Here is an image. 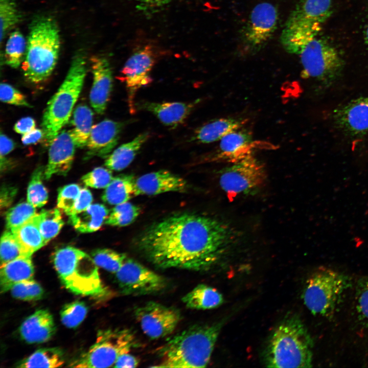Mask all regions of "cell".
<instances>
[{
  "mask_svg": "<svg viewBox=\"0 0 368 368\" xmlns=\"http://www.w3.org/2000/svg\"><path fill=\"white\" fill-rule=\"evenodd\" d=\"M155 63V56L151 48L146 46L135 51L128 59L119 79L126 86L130 112H136L135 95L141 88L152 82L151 70Z\"/></svg>",
  "mask_w": 368,
  "mask_h": 368,
  "instance_id": "14",
  "label": "cell"
},
{
  "mask_svg": "<svg viewBox=\"0 0 368 368\" xmlns=\"http://www.w3.org/2000/svg\"><path fill=\"white\" fill-rule=\"evenodd\" d=\"M137 343L133 333L127 329L99 331L96 341L89 350L72 362L70 367H113L118 357L129 353Z\"/></svg>",
  "mask_w": 368,
  "mask_h": 368,
  "instance_id": "9",
  "label": "cell"
},
{
  "mask_svg": "<svg viewBox=\"0 0 368 368\" xmlns=\"http://www.w3.org/2000/svg\"><path fill=\"white\" fill-rule=\"evenodd\" d=\"M200 100L191 102H153L141 101L135 102L137 110H145L154 114L164 125L176 128L183 124Z\"/></svg>",
  "mask_w": 368,
  "mask_h": 368,
  "instance_id": "21",
  "label": "cell"
},
{
  "mask_svg": "<svg viewBox=\"0 0 368 368\" xmlns=\"http://www.w3.org/2000/svg\"><path fill=\"white\" fill-rule=\"evenodd\" d=\"M115 275L120 292L126 295L156 293L165 289L168 283L163 276L128 258Z\"/></svg>",
  "mask_w": 368,
  "mask_h": 368,
  "instance_id": "11",
  "label": "cell"
},
{
  "mask_svg": "<svg viewBox=\"0 0 368 368\" xmlns=\"http://www.w3.org/2000/svg\"><path fill=\"white\" fill-rule=\"evenodd\" d=\"M278 12L272 4L263 2L251 10L241 33L242 42L245 50L256 53L269 41L276 30Z\"/></svg>",
  "mask_w": 368,
  "mask_h": 368,
  "instance_id": "12",
  "label": "cell"
},
{
  "mask_svg": "<svg viewBox=\"0 0 368 368\" xmlns=\"http://www.w3.org/2000/svg\"><path fill=\"white\" fill-rule=\"evenodd\" d=\"M189 188L181 177L166 170L146 173L135 180L136 195H155L168 192H184Z\"/></svg>",
  "mask_w": 368,
  "mask_h": 368,
  "instance_id": "20",
  "label": "cell"
},
{
  "mask_svg": "<svg viewBox=\"0 0 368 368\" xmlns=\"http://www.w3.org/2000/svg\"><path fill=\"white\" fill-rule=\"evenodd\" d=\"M44 169L40 166L34 171L27 189V201L35 208L43 206L48 200V191L42 182Z\"/></svg>",
  "mask_w": 368,
  "mask_h": 368,
  "instance_id": "37",
  "label": "cell"
},
{
  "mask_svg": "<svg viewBox=\"0 0 368 368\" xmlns=\"http://www.w3.org/2000/svg\"><path fill=\"white\" fill-rule=\"evenodd\" d=\"M150 136L149 132H144L132 141L121 145L107 156L104 165L111 170L120 171L125 169L132 162Z\"/></svg>",
  "mask_w": 368,
  "mask_h": 368,
  "instance_id": "27",
  "label": "cell"
},
{
  "mask_svg": "<svg viewBox=\"0 0 368 368\" xmlns=\"http://www.w3.org/2000/svg\"><path fill=\"white\" fill-rule=\"evenodd\" d=\"M81 189L80 186L75 183L68 184L58 189L57 206L68 216L73 213Z\"/></svg>",
  "mask_w": 368,
  "mask_h": 368,
  "instance_id": "44",
  "label": "cell"
},
{
  "mask_svg": "<svg viewBox=\"0 0 368 368\" xmlns=\"http://www.w3.org/2000/svg\"><path fill=\"white\" fill-rule=\"evenodd\" d=\"M274 145L255 141L250 131L242 128L228 133L220 141L217 149L202 158L203 162H237L260 149H274Z\"/></svg>",
  "mask_w": 368,
  "mask_h": 368,
  "instance_id": "13",
  "label": "cell"
},
{
  "mask_svg": "<svg viewBox=\"0 0 368 368\" xmlns=\"http://www.w3.org/2000/svg\"><path fill=\"white\" fill-rule=\"evenodd\" d=\"M233 241L228 226L211 217L176 212L156 221L136 238V249L156 267L208 270Z\"/></svg>",
  "mask_w": 368,
  "mask_h": 368,
  "instance_id": "1",
  "label": "cell"
},
{
  "mask_svg": "<svg viewBox=\"0 0 368 368\" xmlns=\"http://www.w3.org/2000/svg\"><path fill=\"white\" fill-rule=\"evenodd\" d=\"M351 286L347 275L330 268H319L306 281L302 294L304 303L313 315L331 317Z\"/></svg>",
  "mask_w": 368,
  "mask_h": 368,
  "instance_id": "7",
  "label": "cell"
},
{
  "mask_svg": "<svg viewBox=\"0 0 368 368\" xmlns=\"http://www.w3.org/2000/svg\"><path fill=\"white\" fill-rule=\"evenodd\" d=\"M49 146L48 162L44 172L46 180L55 174H67L72 167L77 147L71 130H61Z\"/></svg>",
  "mask_w": 368,
  "mask_h": 368,
  "instance_id": "17",
  "label": "cell"
},
{
  "mask_svg": "<svg viewBox=\"0 0 368 368\" xmlns=\"http://www.w3.org/2000/svg\"><path fill=\"white\" fill-rule=\"evenodd\" d=\"M15 147V142L2 133L0 136V152L1 158L6 157L5 156L10 153Z\"/></svg>",
  "mask_w": 368,
  "mask_h": 368,
  "instance_id": "53",
  "label": "cell"
},
{
  "mask_svg": "<svg viewBox=\"0 0 368 368\" xmlns=\"http://www.w3.org/2000/svg\"><path fill=\"white\" fill-rule=\"evenodd\" d=\"M181 300L188 308L197 310L214 309L221 305L224 302L220 292L203 284L197 285L185 295Z\"/></svg>",
  "mask_w": 368,
  "mask_h": 368,
  "instance_id": "29",
  "label": "cell"
},
{
  "mask_svg": "<svg viewBox=\"0 0 368 368\" xmlns=\"http://www.w3.org/2000/svg\"><path fill=\"white\" fill-rule=\"evenodd\" d=\"M37 215L38 214L11 231L28 256H32L34 252L45 245L39 230Z\"/></svg>",
  "mask_w": 368,
  "mask_h": 368,
  "instance_id": "31",
  "label": "cell"
},
{
  "mask_svg": "<svg viewBox=\"0 0 368 368\" xmlns=\"http://www.w3.org/2000/svg\"><path fill=\"white\" fill-rule=\"evenodd\" d=\"M356 308L360 320L368 328V276L361 279L358 282Z\"/></svg>",
  "mask_w": 368,
  "mask_h": 368,
  "instance_id": "45",
  "label": "cell"
},
{
  "mask_svg": "<svg viewBox=\"0 0 368 368\" xmlns=\"http://www.w3.org/2000/svg\"><path fill=\"white\" fill-rule=\"evenodd\" d=\"M52 315L45 309L36 310L22 323L19 328L21 338L29 343L48 341L56 332Z\"/></svg>",
  "mask_w": 368,
  "mask_h": 368,
  "instance_id": "22",
  "label": "cell"
},
{
  "mask_svg": "<svg viewBox=\"0 0 368 368\" xmlns=\"http://www.w3.org/2000/svg\"><path fill=\"white\" fill-rule=\"evenodd\" d=\"M364 38L366 43H367V44H368V23L366 25L365 30Z\"/></svg>",
  "mask_w": 368,
  "mask_h": 368,
  "instance_id": "55",
  "label": "cell"
},
{
  "mask_svg": "<svg viewBox=\"0 0 368 368\" xmlns=\"http://www.w3.org/2000/svg\"><path fill=\"white\" fill-rule=\"evenodd\" d=\"M139 360L134 356L126 353L120 355L117 358L113 367L131 368L135 367L139 365Z\"/></svg>",
  "mask_w": 368,
  "mask_h": 368,
  "instance_id": "51",
  "label": "cell"
},
{
  "mask_svg": "<svg viewBox=\"0 0 368 368\" xmlns=\"http://www.w3.org/2000/svg\"><path fill=\"white\" fill-rule=\"evenodd\" d=\"M9 291L13 297L25 301H37L43 295L42 287L33 279L15 284Z\"/></svg>",
  "mask_w": 368,
  "mask_h": 368,
  "instance_id": "43",
  "label": "cell"
},
{
  "mask_svg": "<svg viewBox=\"0 0 368 368\" xmlns=\"http://www.w3.org/2000/svg\"><path fill=\"white\" fill-rule=\"evenodd\" d=\"M43 136L44 134L42 129L35 128L30 132L22 135L21 142L25 145L33 144L43 139Z\"/></svg>",
  "mask_w": 368,
  "mask_h": 368,
  "instance_id": "54",
  "label": "cell"
},
{
  "mask_svg": "<svg viewBox=\"0 0 368 368\" xmlns=\"http://www.w3.org/2000/svg\"><path fill=\"white\" fill-rule=\"evenodd\" d=\"M86 74L84 54L76 53L62 83L47 104L41 123L45 144L49 146L68 122Z\"/></svg>",
  "mask_w": 368,
  "mask_h": 368,
  "instance_id": "5",
  "label": "cell"
},
{
  "mask_svg": "<svg viewBox=\"0 0 368 368\" xmlns=\"http://www.w3.org/2000/svg\"><path fill=\"white\" fill-rule=\"evenodd\" d=\"M93 200V195L90 191L86 188H82L75 203L72 214L85 210L91 205Z\"/></svg>",
  "mask_w": 368,
  "mask_h": 368,
  "instance_id": "49",
  "label": "cell"
},
{
  "mask_svg": "<svg viewBox=\"0 0 368 368\" xmlns=\"http://www.w3.org/2000/svg\"><path fill=\"white\" fill-rule=\"evenodd\" d=\"M313 341L306 326L296 315L286 317L271 334L263 352L268 367H310Z\"/></svg>",
  "mask_w": 368,
  "mask_h": 368,
  "instance_id": "3",
  "label": "cell"
},
{
  "mask_svg": "<svg viewBox=\"0 0 368 368\" xmlns=\"http://www.w3.org/2000/svg\"><path fill=\"white\" fill-rule=\"evenodd\" d=\"M141 212L140 206L132 203L127 201L120 203L113 208L104 223L113 226H127L136 220Z\"/></svg>",
  "mask_w": 368,
  "mask_h": 368,
  "instance_id": "36",
  "label": "cell"
},
{
  "mask_svg": "<svg viewBox=\"0 0 368 368\" xmlns=\"http://www.w3.org/2000/svg\"><path fill=\"white\" fill-rule=\"evenodd\" d=\"M0 99L2 102L15 106L32 107L22 93L6 83L0 85Z\"/></svg>",
  "mask_w": 368,
  "mask_h": 368,
  "instance_id": "47",
  "label": "cell"
},
{
  "mask_svg": "<svg viewBox=\"0 0 368 368\" xmlns=\"http://www.w3.org/2000/svg\"><path fill=\"white\" fill-rule=\"evenodd\" d=\"M224 323L195 325L170 338L159 350L160 362L155 367H206Z\"/></svg>",
  "mask_w": 368,
  "mask_h": 368,
  "instance_id": "2",
  "label": "cell"
},
{
  "mask_svg": "<svg viewBox=\"0 0 368 368\" xmlns=\"http://www.w3.org/2000/svg\"><path fill=\"white\" fill-rule=\"evenodd\" d=\"M0 256L1 265H2L21 256L28 255L22 250L13 233L7 229L1 237Z\"/></svg>",
  "mask_w": 368,
  "mask_h": 368,
  "instance_id": "42",
  "label": "cell"
},
{
  "mask_svg": "<svg viewBox=\"0 0 368 368\" xmlns=\"http://www.w3.org/2000/svg\"><path fill=\"white\" fill-rule=\"evenodd\" d=\"M93 76L89 94L91 106L99 114L104 113L112 89L113 77L108 61L104 57L93 56L90 59Z\"/></svg>",
  "mask_w": 368,
  "mask_h": 368,
  "instance_id": "18",
  "label": "cell"
},
{
  "mask_svg": "<svg viewBox=\"0 0 368 368\" xmlns=\"http://www.w3.org/2000/svg\"><path fill=\"white\" fill-rule=\"evenodd\" d=\"M34 119L30 117H24L19 120L14 125V131L22 135L25 134L35 128Z\"/></svg>",
  "mask_w": 368,
  "mask_h": 368,
  "instance_id": "50",
  "label": "cell"
},
{
  "mask_svg": "<svg viewBox=\"0 0 368 368\" xmlns=\"http://www.w3.org/2000/svg\"><path fill=\"white\" fill-rule=\"evenodd\" d=\"M37 216L39 230L46 245L58 234L64 221L60 211L57 208L42 210Z\"/></svg>",
  "mask_w": 368,
  "mask_h": 368,
  "instance_id": "34",
  "label": "cell"
},
{
  "mask_svg": "<svg viewBox=\"0 0 368 368\" xmlns=\"http://www.w3.org/2000/svg\"><path fill=\"white\" fill-rule=\"evenodd\" d=\"M64 362L62 352L57 348H42L17 363L18 367H57Z\"/></svg>",
  "mask_w": 368,
  "mask_h": 368,
  "instance_id": "33",
  "label": "cell"
},
{
  "mask_svg": "<svg viewBox=\"0 0 368 368\" xmlns=\"http://www.w3.org/2000/svg\"><path fill=\"white\" fill-rule=\"evenodd\" d=\"M52 259L61 281L72 292L94 296L108 295L97 265L86 253L67 246L57 249Z\"/></svg>",
  "mask_w": 368,
  "mask_h": 368,
  "instance_id": "6",
  "label": "cell"
},
{
  "mask_svg": "<svg viewBox=\"0 0 368 368\" xmlns=\"http://www.w3.org/2000/svg\"><path fill=\"white\" fill-rule=\"evenodd\" d=\"M246 122V120L234 118L214 119L197 128L191 141L201 144L219 141L228 133L242 128Z\"/></svg>",
  "mask_w": 368,
  "mask_h": 368,
  "instance_id": "24",
  "label": "cell"
},
{
  "mask_svg": "<svg viewBox=\"0 0 368 368\" xmlns=\"http://www.w3.org/2000/svg\"><path fill=\"white\" fill-rule=\"evenodd\" d=\"M26 47L27 41L20 32L15 30L11 33L5 46L6 63L12 68H18L24 60Z\"/></svg>",
  "mask_w": 368,
  "mask_h": 368,
  "instance_id": "35",
  "label": "cell"
},
{
  "mask_svg": "<svg viewBox=\"0 0 368 368\" xmlns=\"http://www.w3.org/2000/svg\"><path fill=\"white\" fill-rule=\"evenodd\" d=\"M332 0H303L288 19L321 26L332 12Z\"/></svg>",
  "mask_w": 368,
  "mask_h": 368,
  "instance_id": "26",
  "label": "cell"
},
{
  "mask_svg": "<svg viewBox=\"0 0 368 368\" xmlns=\"http://www.w3.org/2000/svg\"><path fill=\"white\" fill-rule=\"evenodd\" d=\"M87 307L81 301H75L65 304L60 311L62 324L69 328L78 327L84 319L87 313Z\"/></svg>",
  "mask_w": 368,
  "mask_h": 368,
  "instance_id": "41",
  "label": "cell"
},
{
  "mask_svg": "<svg viewBox=\"0 0 368 368\" xmlns=\"http://www.w3.org/2000/svg\"><path fill=\"white\" fill-rule=\"evenodd\" d=\"M265 168L254 154L223 168L219 182L230 200L260 188L266 180Z\"/></svg>",
  "mask_w": 368,
  "mask_h": 368,
  "instance_id": "10",
  "label": "cell"
},
{
  "mask_svg": "<svg viewBox=\"0 0 368 368\" xmlns=\"http://www.w3.org/2000/svg\"><path fill=\"white\" fill-rule=\"evenodd\" d=\"M36 214L35 207L31 203L28 202L19 203L7 211L6 228L11 231L21 225Z\"/></svg>",
  "mask_w": 368,
  "mask_h": 368,
  "instance_id": "40",
  "label": "cell"
},
{
  "mask_svg": "<svg viewBox=\"0 0 368 368\" xmlns=\"http://www.w3.org/2000/svg\"><path fill=\"white\" fill-rule=\"evenodd\" d=\"M321 26L287 19L281 36V41L288 53L297 55L312 38L317 36Z\"/></svg>",
  "mask_w": 368,
  "mask_h": 368,
  "instance_id": "23",
  "label": "cell"
},
{
  "mask_svg": "<svg viewBox=\"0 0 368 368\" xmlns=\"http://www.w3.org/2000/svg\"><path fill=\"white\" fill-rule=\"evenodd\" d=\"M17 192L13 186L4 184L1 189L0 204L1 212H5L11 205Z\"/></svg>",
  "mask_w": 368,
  "mask_h": 368,
  "instance_id": "48",
  "label": "cell"
},
{
  "mask_svg": "<svg viewBox=\"0 0 368 368\" xmlns=\"http://www.w3.org/2000/svg\"><path fill=\"white\" fill-rule=\"evenodd\" d=\"M91 257L98 267L116 273L127 259V255L108 248H99L91 252Z\"/></svg>",
  "mask_w": 368,
  "mask_h": 368,
  "instance_id": "38",
  "label": "cell"
},
{
  "mask_svg": "<svg viewBox=\"0 0 368 368\" xmlns=\"http://www.w3.org/2000/svg\"><path fill=\"white\" fill-rule=\"evenodd\" d=\"M127 122L105 119L93 126L86 147V158H107L117 145Z\"/></svg>",
  "mask_w": 368,
  "mask_h": 368,
  "instance_id": "19",
  "label": "cell"
},
{
  "mask_svg": "<svg viewBox=\"0 0 368 368\" xmlns=\"http://www.w3.org/2000/svg\"><path fill=\"white\" fill-rule=\"evenodd\" d=\"M302 75L324 86H330L340 76L343 61L335 48L317 36L311 39L297 54Z\"/></svg>",
  "mask_w": 368,
  "mask_h": 368,
  "instance_id": "8",
  "label": "cell"
},
{
  "mask_svg": "<svg viewBox=\"0 0 368 368\" xmlns=\"http://www.w3.org/2000/svg\"><path fill=\"white\" fill-rule=\"evenodd\" d=\"M134 315L143 332L151 339L171 334L181 320L177 309L153 301L135 308Z\"/></svg>",
  "mask_w": 368,
  "mask_h": 368,
  "instance_id": "15",
  "label": "cell"
},
{
  "mask_svg": "<svg viewBox=\"0 0 368 368\" xmlns=\"http://www.w3.org/2000/svg\"><path fill=\"white\" fill-rule=\"evenodd\" d=\"M134 1L140 9L151 11L160 8L169 4L171 0H132Z\"/></svg>",
  "mask_w": 368,
  "mask_h": 368,
  "instance_id": "52",
  "label": "cell"
},
{
  "mask_svg": "<svg viewBox=\"0 0 368 368\" xmlns=\"http://www.w3.org/2000/svg\"><path fill=\"white\" fill-rule=\"evenodd\" d=\"M93 112L86 105L80 104L73 113L72 124L73 128L71 130L77 147H86L92 127Z\"/></svg>",
  "mask_w": 368,
  "mask_h": 368,
  "instance_id": "32",
  "label": "cell"
},
{
  "mask_svg": "<svg viewBox=\"0 0 368 368\" xmlns=\"http://www.w3.org/2000/svg\"><path fill=\"white\" fill-rule=\"evenodd\" d=\"M60 48L59 31L55 20L39 16L30 25L21 68L25 78L34 84L45 81L53 72Z\"/></svg>",
  "mask_w": 368,
  "mask_h": 368,
  "instance_id": "4",
  "label": "cell"
},
{
  "mask_svg": "<svg viewBox=\"0 0 368 368\" xmlns=\"http://www.w3.org/2000/svg\"><path fill=\"white\" fill-rule=\"evenodd\" d=\"M108 215L109 210L104 205L95 203L70 215L68 222L79 232L92 233L99 229Z\"/></svg>",
  "mask_w": 368,
  "mask_h": 368,
  "instance_id": "28",
  "label": "cell"
},
{
  "mask_svg": "<svg viewBox=\"0 0 368 368\" xmlns=\"http://www.w3.org/2000/svg\"><path fill=\"white\" fill-rule=\"evenodd\" d=\"M34 266L31 256H24L1 265L0 289L1 293L9 291L15 284L33 279Z\"/></svg>",
  "mask_w": 368,
  "mask_h": 368,
  "instance_id": "25",
  "label": "cell"
},
{
  "mask_svg": "<svg viewBox=\"0 0 368 368\" xmlns=\"http://www.w3.org/2000/svg\"><path fill=\"white\" fill-rule=\"evenodd\" d=\"M332 118L344 135L360 137L368 132V95L354 99L336 108Z\"/></svg>",
  "mask_w": 368,
  "mask_h": 368,
  "instance_id": "16",
  "label": "cell"
},
{
  "mask_svg": "<svg viewBox=\"0 0 368 368\" xmlns=\"http://www.w3.org/2000/svg\"><path fill=\"white\" fill-rule=\"evenodd\" d=\"M135 180L131 174H121L113 177L102 194L103 201L115 205L127 202L136 196Z\"/></svg>",
  "mask_w": 368,
  "mask_h": 368,
  "instance_id": "30",
  "label": "cell"
},
{
  "mask_svg": "<svg viewBox=\"0 0 368 368\" xmlns=\"http://www.w3.org/2000/svg\"><path fill=\"white\" fill-rule=\"evenodd\" d=\"M15 0H0L1 42L20 21Z\"/></svg>",
  "mask_w": 368,
  "mask_h": 368,
  "instance_id": "39",
  "label": "cell"
},
{
  "mask_svg": "<svg viewBox=\"0 0 368 368\" xmlns=\"http://www.w3.org/2000/svg\"><path fill=\"white\" fill-rule=\"evenodd\" d=\"M111 170L103 167H97L83 175L82 182L88 187L96 189L106 188L113 177Z\"/></svg>",
  "mask_w": 368,
  "mask_h": 368,
  "instance_id": "46",
  "label": "cell"
}]
</instances>
